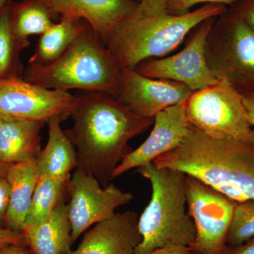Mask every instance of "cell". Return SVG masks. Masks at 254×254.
<instances>
[{"mask_svg": "<svg viewBox=\"0 0 254 254\" xmlns=\"http://www.w3.org/2000/svg\"><path fill=\"white\" fill-rule=\"evenodd\" d=\"M71 117L72 128L65 130L76 148L77 167L106 187L124 157L128 142L144 133L154 119L141 118L115 95L105 92L78 91Z\"/></svg>", "mask_w": 254, "mask_h": 254, "instance_id": "cell-1", "label": "cell"}, {"mask_svg": "<svg viewBox=\"0 0 254 254\" xmlns=\"http://www.w3.org/2000/svg\"><path fill=\"white\" fill-rule=\"evenodd\" d=\"M227 11L225 5L204 4L175 14L170 11L169 0H140L115 28L105 46L120 68L135 69L143 62L168 55L192 30Z\"/></svg>", "mask_w": 254, "mask_h": 254, "instance_id": "cell-2", "label": "cell"}, {"mask_svg": "<svg viewBox=\"0 0 254 254\" xmlns=\"http://www.w3.org/2000/svg\"><path fill=\"white\" fill-rule=\"evenodd\" d=\"M198 179L237 203L254 200V145L214 137L190 125L177 148L153 162Z\"/></svg>", "mask_w": 254, "mask_h": 254, "instance_id": "cell-3", "label": "cell"}, {"mask_svg": "<svg viewBox=\"0 0 254 254\" xmlns=\"http://www.w3.org/2000/svg\"><path fill=\"white\" fill-rule=\"evenodd\" d=\"M136 173L150 182L152 195L138 218L142 240L135 254L174 246L190 248L196 230L187 209L186 174L153 163L137 168Z\"/></svg>", "mask_w": 254, "mask_h": 254, "instance_id": "cell-4", "label": "cell"}, {"mask_svg": "<svg viewBox=\"0 0 254 254\" xmlns=\"http://www.w3.org/2000/svg\"><path fill=\"white\" fill-rule=\"evenodd\" d=\"M121 69L87 24L59 59L47 66L28 64L23 78L48 89L105 92L115 96Z\"/></svg>", "mask_w": 254, "mask_h": 254, "instance_id": "cell-5", "label": "cell"}, {"mask_svg": "<svg viewBox=\"0 0 254 254\" xmlns=\"http://www.w3.org/2000/svg\"><path fill=\"white\" fill-rule=\"evenodd\" d=\"M222 16L207 39L209 67L242 95L254 93V30L234 13Z\"/></svg>", "mask_w": 254, "mask_h": 254, "instance_id": "cell-6", "label": "cell"}, {"mask_svg": "<svg viewBox=\"0 0 254 254\" xmlns=\"http://www.w3.org/2000/svg\"><path fill=\"white\" fill-rule=\"evenodd\" d=\"M189 123L214 137H230L254 145V128L242 93L226 80L193 92L186 101Z\"/></svg>", "mask_w": 254, "mask_h": 254, "instance_id": "cell-7", "label": "cell"}, {"mask_svg": "<svg viewBox=\"0 0 254 254\" xmlns=\"http://www.w3.org/2000/svg\"><path fill=\"white\" fill-rule=\"evenodd\" d=\"M187 209L196 239L192 254H226L227 236L237 202L198 179L187 175Z\"/></svg>", "mask_w": 254, "mask_h": 254, "instance_id": "cell-8", "label": "cell"}, {"mask_svg": "<svg viewBox=\"0 0 254 254\" xmlns=\"http://www.w3.org/2000/svg\"><path fill=\"white\" fill-rule=\"evenodd\" d=\"M68 217L73 244L90 227L108 220L117 208L129 203L133 195L113 183L103 187L90 174L76 168L68 182Z\"/></svg>", "mask_w": 254, "mask_h": 254, "instance_id": "cell-9", "label": "cell"}, {"mask_svg": "<svg viewBox=\"0 0 254 254\" xmlns=\"http://www.w3.org/2000/svg\"><path fill=\"white\" fill-rule=\"evenodd\" d=\"M214 22L215 18H212L200 24L177 54L146 60L135 69L148 77L178 82L193 92L215 84L219 79L209 67L205 55L207 39Z\"/></svg>", "mask_w": 254, "mask_h": 254, "instance_id": "cell-10", "label": "cell"}, {"mask_svg": "<svg viewBox=\"0 0 254 254\" xmlns=\"http://www.w3.org/2000/svg\"><path fill=\"white\" fill-rule=\"evenodd\" d=\"M74 95L48 89L23 78L0 80V113L46 124L53 118L71 117Z\"/></svg>", "mask_w": 254, "mask_h": 254, "instance_id": "cell-11", "label": "cell"}, {"mask_svg": "<svg viewBox=\"0 0 254 254\" xmlns=\"http://www.w3.org/2000/svg\"><path fill=\"white\" fill-rule=\"evenodd\" d=\"M193 91L178 82L143 76L131 68H122L117 98L133 113L147 119L173 105L185 103Z\"/></svg>", "mask_w": 254, "mask_h": 254, "instance_id": "cell-12", "label": "cell"}, {"mask_svg": "<svg viewBox=\"0 0 254 254\" xmlns=\"http://www.w3.org/2000/svg\"><path fill=\"white\" fill-rule=\"evenodd\" d=\"M153 130L138 148L127 153L113 173V179L132 169L153 163L159 157L177 148L187 136L190 125L186 102L173 105L155 115Z\"/></svg>", "mask_w": 254, "mask_h": 254, "instance_id": "cell-13", "label": "cell"}, {"mask_svg": "<svg viewBox=\"0 0 254 254\" xmlns=\"http://www.w3.org/2000/svg\"><path fill=\"white\" fill-rule=\"evenodd\" d=\"M55 17L86 21L105 45L119 23L134 9L133 0H40Z\"/></svg>", "mask_w": 254, "mask_h": 254, "instance_id": "cell-14", "label": "cell"}, {"mask_svg": "<svg viewBox=\"0 0 254 254\" xmlns=\"http://www.w3.org/2000/svg\"><path fill=\"white\" fill-rule=\"evenodd\" d=\"M141 240L137 213H116L88 230L78 248L69 254H135Z\"/></svg>", "mask_w": 254, "mask_h": 254, "instance_id": "cell-15", "label": "cell"}, {"mask_svg": "<svg viewBox=\"0 0 254 254\" xmlns=\"http://www.w3.org/2000/svg\"><path fill=\"white\" fill-rule=\"evenodd\" d=\"M33 254H69L73 245L68 204L64 197L45 221L23 229Z\"/></svg>", "mask_w": 254, "mask_h": 254, "instance_id": "cell-16", "label": "cell"}, {"mask_svg": "<svg viewBox=\"0 0 254 254\" xmlns=\"http://www.w3.org/2000/svg\"><path fill=\"white\" fill-rule=\"evenodd\" d=\"M46 123L8 116L0 130V162L11 165L37 159Z\"/></svg>", "mask_w": 254, "mask_h": 254, "instance_id": "cell-17", "label": "cell"}, {"mask_svg": "<svg viewBox=\"0 0 254 254\" xmlns=\"http://www.w3.org/2000/svg\"><path fill=\"white\" fill-rule=\"evenodd\" d=\"M39 177L37 159L9 165L6 175L10 187L9 207L4 224L6 228L23 232Z\"/></svg>", "mask_w": 254, "mask_h": 254, "instance_id": "cell-18", "label": "cell"}, {"mask_svg": "<svg viewBox=\"0 0 254 254\" xmlns=\"http://www.w3.org/2000/svg\"><path fill=\"white\" fill-rule=\"evenodd\" d=\"M63 120L48 122V139L37 158L39 176L65 178L77 167V155L72 142L61 127Z\"/></svg>", "mask_w": 254, "mask_h": 254, "instance_id": "cell-19", "label": "cell"}, {"mask_svg": "<svg viewBox=\"0 0 254 254\" xmlns=\"http://www.w3.org/2000/svg\"><path fill=\"white\" fill-rule=\"evenodd\" d=\"M86 21L61 16L59 22L40 36L28 64L47 66L59 59L86 27Z\"/></svg>", "mask_w": 254, "mask_h": 254, "instance_id": "cell-20", "label": "cell"}, {"mask_svg": "<svg viewBox=\"0 0 254 254\" xmlns=\"http://www.w3.org/2000/svg\"><path fill=\"white\" fill-rule=\"evenodd\" d=\"M6 7L11 28L21 39L41 36L55 23L54 15L40 0H9Z\"/></svg>", "mask_w": 254, "mask_h": 254, "instance_id": "cell-21", "label": "cell"}, {"mask_svg": "<svg viewBox=\"0 0 254 254\" xmlns=\"http://www.w3.org/2000/svg\"><path fill=\"white\" fill-rule=\"evenodd\" d=\"M6 5L0 12V80L23 78L26 68L21 54L30 46L29 40L18 38L13 31Z\"/></svg>", "mask_w": 254, "mask_h": 254, "instance_id": "cell-22", "label": "cell"}, {"mask_svg": "<svg viewBox=\"0 0 254 254\" xmlns=\"http://www.w3.org/2000/svg\"><path fill=\"white\" fill-rule=\"evenodd\" d=\"M71 177V176H70ZM70 177L65 178L41 176L37 183L25 226L45 221L67 191Z\"/></svg>", "mask_w": 254, "mask_h": 254, "instance_id": "cell-23", "label": "cell"}, {"mask_svg": "<svg viewBox=\"0 0 254 254\" xmlns=\"http://www.w3.org/2000/svg\"><path fill=\"white\" fill-rule=\"evenodd\" d=\"M254 237V200L237 203L227 236V245L236 247Z\"/></svg>", "mask_w": 254, "mask_h": 254, "instance_id": "cell-24", "label": "cell"}, {"mask_svg": "<svg viewBox=\"0 0 254 254\" xmlns=\"http://www.w3.org/2000/svg\"><path fill=\"white\" fill-rule=\"evenodd\" d=\"M238 0H169V6L172 13L182 14L189 12V10L197 4H234Z\"/></svg>", "mask_w": 254, "mask_h": 254, "instance_id": "cell-25", "label": "cell"}, {"mask_svg": "<svg viewBox=\"0 0 254 254\" xmlns=\"http://www.w3.org/2000/svg\"><path fill=\"white\" fill-rule=\"evenodd\" d=\"M231 12L242 18L254 30V0H238Z\"/></svg>", "mask_w": 254, "mask_h": 254, "instance_id": "cell-26", "label": "cell"}, {"mask_svg": "<svg viewBox=\"0 0 254 254\" xmlns=\"http://www.w3.org/2000/svg\"><path fill=\"white\" fill-rule=\"evenodd\" d=\"M10 245H28L27 240L23 232L13 231L9 229L0 227V249Z\"/></svg>", "mask_w": 254, "mask_h": 254, "instance_id": "cell-27", "label": "cell"}, {"mask_svg": "<svg viewBox=\"0 0 254 254\" xmlns=\"http://www.w3.org/2000/svg\"><path fill=\"white\" fill-rule=\"evenodd\" d=\"M10 187L6 177L0 176V227L5 224L9 207Z\"/></svg>", "mask_w": 254, "mask_h": 254, "instance_id": "cell-28", "label": "cell"}, {"mask_svg": "<svg viewBox=\"0 0 254 254\" xmlns=\"http://www.w3.org/2000/svg\"><path fill=\"white\" fill-rule=\"evenodd\" d=\"M226 254H254V237L242 245L228 247Z\"/></svg>", "mask_w": 254, "mask_h": 254, "instance_id": "cell-29", "label": "cell"}, {"mask_svg": "<svg viewBox=\"0 0 254 254\" xmlns=\"http://www.w3.org/2000/svg\"><path fill=\"white\" fill-rule=\"evenodd\" d=\"M145 254H192V253L189 247L174 246V247H168L153 251Z\"/></svg>", "mask_w": 254, "mask_h": 254, "instance_id": "cell-30", "label": "cell"}, {"mask_svg": "<svg viewBox=\"0 0 254 254\" xmlns=\"http://www.w3.org/2000/svg\"><path fill=\"white\" fill-rule=\"evenodd\" d=\"M242 96L247 115L254 128V93H247L242 95Z\"/></svg>", "mask_w": 254, "mask_h": 254, "instance_id": "cell-31", "label": "cell"}, {"mask_svg": "<svg viewBox=\"0 0 254 254\" xmlns=\"http://www.w3.org/2000/svg\"><path fill=\"white\" fill-rule=\"evenodd\" d=\"M0 254H33L25 248L24 246L10 245L1 249Z\"/></svg>", "mask_w": 254, "mask_h": 254, "instance_id": "cell-32", "label": "cell"}, {"mask_svg": "<svg viewBox=\"0 0 254 254\" xmlns=\"http://www.w3.org/2000/svg\"><path fill=\"white\" fill-rule=\"evenodd\" d=\"M9 165H6V164L2 163L0 162V176L6 177Z\"/></svg>", "mask_w": 254, "mask_h": 254, "instance_id": "cell-33", "label": "cell"}, {"mask_svg": "<svg viewBox=\"0 0 254 254\" xmlns=\"http://www.w3.org/2000/svg\"><path fill=\"white\" fill-rule=\"evenodd\" d=\"M7 115H5L4 114L0 113V130H1V127L4 125L5 120L7 118Z\"/></svg>", "mask_w": 254, "mask_h": 254, "instance_id": "cell-34", "label": "cell"}, {"mask_svg": "<svg viewBox=\"0 0 254 254\" xmlns=\"http://www.w3.org/2000/svg\"><path fill=\"white\" fill-rule=\"evenodd\" d=\"M9 0H0V12L4 9Z\"/></svg>", "mask_w": 254, "mask_h": 254, "instance_id": "cell-35", "label": "cell"}, {"mask_svg": "<svg viewBox=\"0 0 254 254\" xmlns=\"http://www.w3.org/2000/svg\"><path fill=\"white\" fill-rule=\"evenodd\" d=\"M133 1H136V2H138V1H140V0H133Z\"/></svg>", "mask_w": 254, "mask_h": 254, "instance_id": "cell-36", "label": "cell"}, {"mask_svg": "<svg viewBox=\"0 0 254 254\" xmlns=\"http://www.w3.org/2000/svg\"><path fill=\"white\" fill-rule=\"evenodd\" d=\"M0 250H1V249H0Z\"/></svg>", "mask_w": 254, "mask_h": 254, "instance_id": "cell-37", "label": "cell"}]
</instances>
